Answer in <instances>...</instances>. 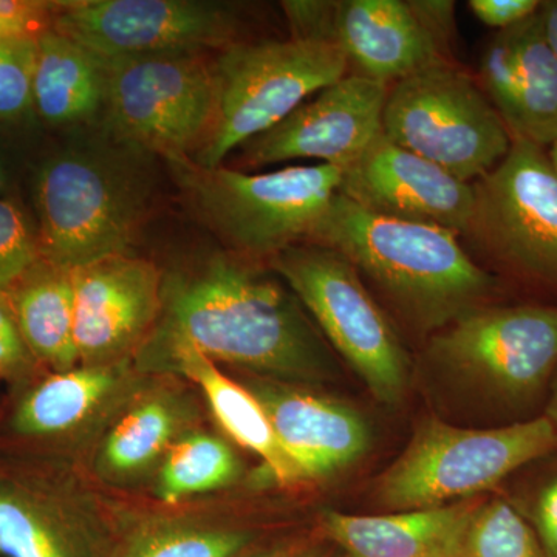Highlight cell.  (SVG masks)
Here are the masks:
<instances>
[{
  "label": "cell",
  "instance_id": "cell-1",
  "mask_svg": "<svg viewBox=\"0 0 557 557\" xmlns=\"http://www.w3.org/2000/svg\"><path fill=\"white\" fill-rule=\"evenodd\" d=\"M298 304L258 262L215 255L163 278L152 335L271 379H313L325 351Z\"/></svg>",
  "mask_w": 557,
  "mask_h": 557
},
{
  "label": "cell",
  "instance_id": "cell-2",
  "mask_svg": "<svg viewBox=\"0 0 557 557\" xmlns=\"http://www.w3.org/2000/svg\"><path fill=\"white\" fill-rule=\"evenodd\" d=\"M460 234L440 226L381 218L336 194L310 244L338 251L366 285L379 289L403 321L438 332L497 289Z\"/></svg>",
  "mask_w": 557,
  "mask_h": 557
},
{
  "label": "cell",
  "instance_id": "cell-3",
  "mask_svg": "<svg viewBox=\"0 0 557 557\" xmlns=\"http://www.w3.org/2000/svg\"><path fill=\"white\" fill-rule=\"evenodd\" d=\"M197 218L240 258L270 262L310 244L339 193L343 171L329 164L249 172L168 161Z\"/></svg>",
  "mask_w": 557,
  "mask_h": 557
},
{
  "label": "cell",
  "instance_id": "cell-4",
  "mask_svg": "<svg viewBox=\"0 0 557 557\" xmlns=\"http://www.w3.org/2000/svg\"><path fill=\"white\" fill-rule=\"evenodd\" d=\"M215 112L196 156L205 168L222 166L234 149L270 131L302 102L348 75L336 44L309 40L236 42L212 62Z\"/></svg>",
  "mask_w": 557,
  "mask_h": 557
},
{
  "label": "cell",
  "instance_id": "cell-5",
  "mask_svg": "<svg viewBox=\"0 0 557 557\" xmlns=\"http://www.w3.org/2000/svg\"><path fill=\"white\" fill-rule=\"evenodd\" d=\"M557 450L547 417L504 428H457L429 418L381 475L379 498L395 511L472 500Z\"/></svg>",
  "mask_w": 557,
  "mask_h": 557
},
{
  "label": "cell",
  "instance_id": "cell-6",
  "mask_svg": "<svg viewBox=\"0 0 557 557\" xmlns=\"http://www.w3.org/2000/svg\"><path fill=\"white\" fill-rule=\"evenodd\" d=\"M383 134L465 183L494 170L512 137L479 79L443 61L388 89Z\"/></svg>",
  "mask_w": 557,
  "mask_h": 557
},
{
  "label": "cell",
  "instance_id": "cell-7",
  "mask_svg": "<svg viewBox=\"0 0 557 557\" xmlns=\"http://www.w3.org/2000/svg\"><path fill=\"white\" fill-rule=\"evenodd\" d=\"M269 263L373 397L391 406L401 403L409 383L408 354L355 267L317 244L284 249Z\"/></svg>",
  "mask_w": 557,
  "mask_h": 557
},
{
  "label": "cell",
  "instance_id": "cell-8",
  "mask_svg": "<svg viewBox=\"0 0 557 557\" xmlns=\"http://www.w3.org/2000/svg\"><path fill=\"white\" fill-rule=\"evenodd\" d=\"M40 258L64 270L127 255L143 212V194L123 170L98 153H58L36 175Z\"/></svg>",
  "mask_w": 557,
  "mask_h": 557
},
{
  "label": "cell",
  "instance_id": "cell-9",
  "mask_svg": "<svg viewBox=\"0 0 557 557\" xmlns=\"http://www.w3.org/2000/svg\"><path fill=\"white\" fill-rule=\"evenodd\" d=\"M104 61L106 121L120 141L168 161L199 150L214 120L212 62L189 53Z\"/></svg>",
  "mask_w": 557,
  "mask_h": 557
},
{
  "label": "cell",
  "instance_id": "cell-10",
  "mask_svg": "<svg viewBox=\"0 0 557 557\" xmlns=\"http://www.w3.org/2000/svg\"><path fill=\"white\" fill-rule=\"evenodd\" d=\"M474 186L465 239L502 270L557 288V171L548 150L512 139Z\"/></svg>",
  "mask_w": 557,
  "mask_h": 557
},
{
  "label": "cell",
  "instance_id": "cell-11",
  "mask_svg": "<svg viewBox=\"0 0 557 557\" xmlns=\"http://www.w3.org/2000/svg\"><path fill=\"white\" fill-rule=\"evenodd\" d=\"M236 9L208 0H69L57 2L51 28L102 60L228 49Z\"/></svg>",
  "mask_w": 557,
  "mask_h": 557
},
{
  "label": "cell",
  "instance_id": "cell-12",
  "mask_svg": "<svg viewBox=\"0 0 557 557\" xmlns=\"http://www.w3.org/2000/svg\"><path fill=\"white\" fill-rule=\"evenodd\" d=\"M429 351L504 397H531L557 369V307H478L435 332Z\"/></svg>",
  "mask_w": 557,
  "mask_h": 557
},
{
  "label": "cell",
  "instance_id": "cell-13",
  "mask_svg": "<svg viewBox=\"0 0 557 557\" xmlns=\"http://www.w3.org/2000/svg\"><path fill=\"white\" fill-rule=\"evenodd\" d=\"M388 89L386 84L348 73L245 143L242 161L262 168L309 159L344 171L383 134Z\"/></svg>",
  "mask_w": 557,
  "mask_h": 557
},
{
  "label": "cell",
  "instance_id": "cell-14",
  "mask_svg": "<svg viewBox=\"0 0 557 557\" xmlns=\"http://www.w3.org/2000/svg\"><path fill=\"white\" fill-rule=\"evenodd\" d=\"M341 196L381 218L440 226L463 236L474 209V186L454 177L386 135L343 171Z\"/></svg>",
  "mask_w": 557,
  "mask_h": 557
},
{
  "label": "cell",
  "instance_id": "cell-15",
  "mask_svg": "<svg viewBox=\"0 0 557 557\" xmlns=\"http://www.w3.org/2000/svg\"><path fill=\"white\" fill-rule=\"evenodd\" d=\"M75 341L84 366L109 364L159 321L163 277L152 262L110 256L72 270Z\"/></svg>",
  "mask_w": 557,
  "mask_h": 557
},
{
  "label": "cell",
  "instance_id": "cell-16",
  "mask_svg": "<svg viewBox=\"0 0 557 557\" xmlns=\"http://www.w3.org/2000/svg\"><path fill=\"white\" fill-rule=\"evenodd\" d=\"M479 83L512 139L555 145L557 58L539 11L491 38L480 57Z\"/></svg>",
  "mask_w": 557,
  "mask_h": 557
},
{
  "label": "cell",
  "instance_id": "cell-17",
  "mask_svg": "<svg viewBox=\"0 0 557 557\" xmlns=\"http://www.w3.org/2000/svg\"><path fill=\"white\" fill-rule=\"evenodd\" d=\"M249 391L265 409L282 449L304 479L332 478L368 453V423L343 403L270 381L252 383Z\"/></svg>",
  "mask_w": 557,
  "mask_h": 557
},
{
  "label": "cell",
  "instance_id": "cell-18",
  "mask_svg": "<svg viewBox=\"0 0 557 557\" xmlns=\"http://www.w3.org/2000/svg\"><path fill=\"white\" fill-rule=\"evenodd\" d=\"M336 42L346 54L348 73L388 87L438 62L454 61L412 0H339Z\"/></svg>",
  "mask_w": 557,
  "mask_h": 557
},
{
  "label": "cell",
  "instance_id": "cell-19",
  "mask_svg": "<svg viewBox=\"0 0 557 557\" xmlns=\"http://www.w3.org/2000/svg\"><path fill=\"white\" fill-rule=\"evenodd\" d=\"M143 354L161 358L203 392L214 417L231 438L262 458L281 485L304 482L302 472L282 449L265 409L248 387L220 372L215 362L186 341L150 336Z\"/></svg>",
  "mask_w": 557,
  "mask_h": 557
},
{
  "label": "cell",
  "instance_id": "cell-20",
  "mask_svg": "<svg viewBox=\"0 0 557 557\" xmlns=\"http://www.w3.org/2000/svg\"><path fill=\"white\" fill-rule=\"evenodd\" d=\"M475 498L394 515L329 511L324 528L347 557H458Z\"/></svg>",
  "mask_w": 557,
  "mask_h": 557
},
{
  "label": "cell",
  "instance_id": "cell-21",
  "mask_svg": "<svg viewBox=\"0 0 557 557\" xmlns=\"http://www.w3.org/2000/svg\"><path fill=\"white\" fill-rule=\"evenodd\" d=\"M106 61L86 47L49 28L38 36L33 72V109L50 124L94 119L104 108Z\"/></svg>",
  "mask_w": 557,
  "mask_h": 557
},
{
  "label": "cell",
  "instance_id": "cell-22",
  "mask_svg": "<svg viewBox=\"0 0 557 557\" xmlns=\"http://www.w3.org/2000/svg\"><path fill=\"white\" fill-rule=\"evenodd\" d=\"M22 338L53 372L78 368L72 271L40 258L7 296Z\"/></svg>",
  "mask_w": 557,
  "mask_h": 557
},
{
  "label": "cell",
  "instance_id": "cell-23",
  "mask_svg": "<svg viewBox=\"0 0 557 557\" xmlns=\"http://www.w3.org/2000/svg\"><path fill=\"white\" fill-rule=\"evenodd\" d=\"M0 556L86 557L75 522L38 479L0 468Z\"/></svg>",
  "mask_w": 557,
  "mask_h": 557
},
{
  "label": "cell",
  "instance_id": "cell-24",
  "mask_svg": "<svg viewBox=\"0 0 557 557\" xmlns=\"http://www.w3.org/2000/svg\"><path fill=\"white\" fill-rule=\"evenodd\" d=\"M120 372L94 364L53 372L22 395L11 429L25 438H49L78 428L115 391Z\"/></svg>",
  "mask_w": 557,
  "mask_h": 557
},
{
  "label": "cell",
  "instance_id": "cell-25",
  "mask_svg": "<svg viewBox=\"0 0 557 557\" xmlns=\"http://www.w3.org/2000/svg\"><path fill=\"white\" fill-rule=\"evenodd\" d=\"M240 460L223 440L197 434L178 442L164 460L159 496L166 504L209 493L239 478Z\"/></svg>",
  "mask_w": 557,
  "mask_h": 557
},
{
  "label": "cell",
  "instance_id": "cell-26",
  "mask_svg": "<svg viewBox=\"0 0 557 557\" xmlns=\"http://www.w3.org/2000/svg\"><path fill=\"white\" fill-rule=\"evenodd\" d=\"M177 426V412L170 403H141L110 432L101 450L102 467L113 475L137 474L168 448Z\"/></svg>",
  "mask_w": 557,
  "mask_h": 557
},
{
  "label": "cell",
  "instance_id": "cell-27",
  "mask_svg": "<svg viewBox=\"0 0 557 557\" xmlns=\"http://www.w3.org/2000/svg\"><path fill=\"white\" fill-rule=\"evenodd\" d=\"M458 557H544L533 527L505 497L478 502Z\"/></svg>",
  "mask_w": 557,
  "mask_h": 557
},
{
  "label": "cell",
  "instance_id": "cell-28",
  "mask_svg": "<svg viewBox=\"0 0 557 557\" xmlns=\"http://www.w3.org/2000/svg\"><path fill=\"white\" fill-rule=\"evenodd\" d=\"M247 544L240 531L168 527L139 539L126 557H236Z\"/></svg>",
  "mask_w": 557,
  "mask_h": 557
},
{
  "label": "cell",
  "instance_id": "cell-29",
  "mask_svg": "<svg viewBox=\"0 0 557 557\" xmlns=\"http://www.w3.org/2000/svg\"><path fill=\"white\" fill-rule=\"evenodd\" d=\"M38 36L0 39V123L20 120L33 109V72Z\"/></svg>",
  "mask_w": 557,
  "mask_h": 557
},
{
  "label": "cell",
  "instance_id": "cell-30",
  "mask_svg": "<svg viewBox=\"0 0 557 557\" xmlns=\"http://www.w3.org/2000/svg\"><path fill=\"white\" fill-rule=\"evenodd\" d=\"M40 260L38 231L13 200L0 199V299Z\"/></svg>",
  "mask_w": 557,
  "mask_h": 557
},
{
  "label": "cell",
  "instance_id": "cell-31",
  "mask_svg": "<svg viewBox=\"0 0 557 557\" xmlns=\"http://www.w3.org/2000/svg\"><path fill=\"white\" fill-rule=\"evenodd\" d=\"M338 2L333 0H285L281 9L287 17L289 39L336 44Z\"/></svg>",
  "mask_w": 557,
  "mask_h": 557
},
{
  "label": "cell",
  "instance_id": "cell-32",
  "mask_svg": "<svg viewBox=\"0 0 557 557\" xmlns=\"http://www.w3.org/2000/svg\"><path fill=\"white\" fill-rule=\"evenodd\" d=\"M522 512L536 533L544 557H557V469L534 487Z\"/></svg>",
  "mask_w": 557,
  "mask_h": 557
},
{
  "label": "cell",
  "instance_id": "cell-33",
  "mask_svg": "<svg viewBox=\"0 0 557 557\" xmlns=\"http://www.w3.org/2000/svg\"><path fill=\"white\" fill-rule=\"evenodd\" d=\"M35 362L9 302L0 299V379L20 383L30 376Z\"/></svg>",
  "mask_w": 557,
  "mask_h": 557
},
{
  "label": "cell",
  "instance_id": "cell-34",
  "mask_svg": "<svg viewBox=\"0 0 557 557\" xmlns=\"http://www.w3.org/2000/svg\"><path fill=\"white\" fill-rule=\"evenodd\" d=\"M57 2L0 0V39L39 36L49 30Z\"/></svg>",
  "mask_w": 557,
  "mask_h": 557
},
{
  "label": "cell",
  "instance_id": "cell-35",
  "mask_svg": "<svg viewBox=\"0 0 557 557\" xmlns=\"http://www.w3.org/2000/svg\"><path fill=\"white\" fill-rule=\"evenodd\" d=\"M541 3L539 0H471L468 7L482 24L500 32L534 16Z\"/></svg>",
  "mask_w": 557,
  "mask_h": 557
},
{
  "label": "cell",
  "instance_id": "cell-36",
  "mask_svg": "<svg viewBox=\"0 0 557 557\" xmlns=\"http://www.w3.org/2000/svg\"><path fill=\"white\" fill-rule=\"evenodd\" d=\"M539 13H541L542 24H544L545 38L557 58V0L542 2Z\"/></svg>",
  "mask_w": 557,
  "mask_h": 557
},
{
  "label": "cell",
  "instance_id": "cell-37",
  "mask_svg": "<svg viewBox=\"0 0 557 557\" xmlns=\"http://www.w3.org/2000/svg\"><path fill=\"white\" fill-rule=\"evenodd\" d=\"M545 417L548 418L549 423H552L553 428H555L557 435V376L555 387H553L552 398H549L547 413H545Z\"/></svg>",
  "mask_w": 557,
  "mask_h": 557
},
{
  "label": "cell",
  "instance_id": "cell-38",
  "mask_svg": "<svg viewBox=\"0 0 557 557\" xmlns=\"http://www.w3.org/2000/svg\"><path fill=\"white\" fill-rule=\"evenodd\" d=\"M7 183H9V177H7L5 166H3L2 160H0V199H3V193H5Z\"/></svg>",
  "mask_w": 557,
  "mask_h": 557
},
{
  "label": "cell",
  "instance_id": "cell-39",
  "mask_svg": "<svg viewBox=\"0 0 557 557\" xmlns=\"http://www.w3.org/2000/svg\"><path fill=\"white\" fill-rule=\"evenodd\" d=\"M547 150L549 160H552L553 166H555L557 171V141L555 143V145L549 146Z\"/></svg>",
  "mask_w": 557,
  "mask_h": 557
},
{
  "label": "cell",
  "instance_id": "cell-40",
  "mask_svg": "<svg viewBox=\"0 0 557 557\" xmlns=\"http://www.w3.org/2000/svg\"><path fill=\"white\" fill-rule=\"evenodd\" d=\"M295 557H307V556H295Z\"/></svg>",
  "mask_w": 557,
  "mask_h": 557
}]
</instances>
